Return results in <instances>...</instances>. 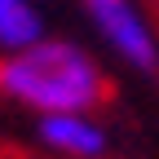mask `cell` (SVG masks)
Segmentation results:
<instances>
[{"instance_id":"obj_4","label":"cell","mask_w":159,"mask_h":159,"mask_svg":"<svg viewBox=\"0 0 159 159\" xmlns=\"http://www.w3.org/2000/svg\"><path fill=\"white\" fill-rule=\"evenodd\" d=\"M35 40H44V22L31 0H0V53L31 49Z\"/></svg>"},{"instance_id":"obj_1","label":"cell","mask_w":159,"mask_h":159,"mask_svg":"<svg viewBox=\"0 0 159 159\" xmlns=\"http://www.w3.org/2000/svg\"><path fill=\"white\" fill-rule=\"evenodd\" d=\"M0 93L13 97L18 106L40 111V115L93 111L106 97V80L84 49L66 44V40H35L31 49L5 53Z\"/></svg>"},{"instance_id":"obj_3","label":"cell","mask_w":159,"mask_h":159,"mask_svg":"<svg viewBox=\"0 0 159 159\" xmlns=\"http://www.w3.org/2000/svg\"><path fill=\"white\" fill-rule=\"evenodd\" d=\"M40 142L57 155L71 159H102L106 155V133L89 119V111H53L40 119Z\"/></svg>"},{"instance_id":"obj_2","label":"cell","mask_w":159,"mask_h":159,"mask_svg":"<svg viewBox=\"0 0 159 159\" xmlns=\"http://www.w3.org/2000/svg\"><path fill=\"white\" fill-rule=\"evenodd\" d=\"M84 9L93 18V27L102 31V40L137 71H155L159 66V40L146 22V13L133 0H84Z\"/></svg>"}]
</instances>
